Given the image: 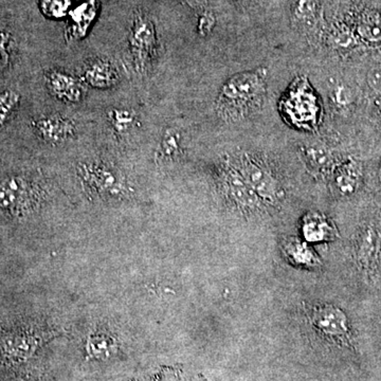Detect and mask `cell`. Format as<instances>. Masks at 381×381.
<instances>
[{
	"mask_svg": "<svg viewBox=\"0 0 381 381\" xmlns=\"http://www.w3.org/2000/svg\"><path fill=\"white\" fill-rule=\"evenodd\" d=\"M267 71L242 72L232 76L222 86L218 101L220 114L228 120H238L258 107L266 94Z\"/></svg>",
	"mask_w": 381,
	"mask_h": 381,
	"instance_id": "obj_1",
	"label": "cell"
},
{
	"mask_svg": "<svg viewBox=\"0 0 381 381\" xmlns=\"http://www.w3.org/2000/svg\"><path fill=\"white\" fill-rule=\"evenodd\" d=\"M236 168L260 200L276 202L283 197L280 181L263 160L249 154H242Z\"/></svg>",
	"mask_w": 381,
	"mask_h": 381,
	"instance_id": "obj_2",
	"label": "cell"
},
{
	"mask_svg": "<svg viewBox=\"0 0 381 381\" xmlns=\"http://www.w3.org/2000/svg\"><path fill=\"white\" fill-rule=\"evenodd\" d=\"M220 184L229 202L240 211H256L260 206V198L233 164H226L222 168Z\"/></svg>",
	"mask_w": 381,
	"mask_h": 381,
	"instance_id": "obj_3",
	"label": "cell"
},
{
	"mask_svg": "<svg viewBox=\"0 0 381 381\" xmlns=\"http://www.w3.org/2000/svg\"><path fill=\"white\" fill-rule=\"evenodd\" d=\"M130 51L138 71H145L156 47V31L146 16L137 15L130 35Z\"/></svg>",
	"mask_w": 381,
	"mask_h": 381,
	"instance_id": "obj_4",
	"label": "cell"
},
{
	"mask_svg": "<svg viewBox=\"0 0 381 381\" xmlns=\"http://www.w3.org/2000/svg\"><path fill=\"white\" fill-rule=\"evenodd\" d=\"M310 322L323 336L330 338H344L348 333L346 314L334 305L317 306L310 314Z\"/></svg>",
	"mask_w": 381,
	"mask_h": 381,
	"instance_id": "obj_5",
	"label": "cell"
},
{
	"mask_svg": "<svg viewBox=\"0 0 381 381\" xmlns=\"http://www.w3.org/2000/svg\"><path fill=\"white\" fill-rule=\"evenodd\" d=\"M38 134L49 143H62L67 141L76 132V126L67 118L59 114L46 116L34 123Z\"/></svg>",
	"mask_w": 381,
	"mask_h": 381,
	"instance_id": "obj_6",
	"label": "cell"
},
{
	"mask_svg": "<svg viewBox=\"0 0 381 381\" xmlns=\"http://www.w3.org/2000/svg\"><path fill=\"white\" fill-rule=\"evenodd\" d=\"M29 200V188L25 180L11 177L0 184V206L16 212L25 208Z\"/></svg>",
	"mask_w": 381,
	"mask_h": 381,
	"instance_id": "obj_7",
	"label": "cell"
},
{
	"mask_svg": "<svg viewBox=\"0 0 381 381\" xmlns=\"http://www.w3.org/2000/svg\"><path fill=\"white\" fill-rule=\"evenodd\" d=\"M47 85L54 97L61 101L76 103L83 97L81 84L70 74L51 72L47 76Z\"/></svg>",
	"mask_w": 381,
	"mask_h": 381,
	"instance_id": "obj_8",
	"label": "cell"
},
{
	"mask_svg": "<svg viewBox=\"0 0 381 381\" xmlns=\"http://www.w3.org/2000/svg\"><path fill=\"white\" fill-rule=\"evenodd\" d=\"M85 81L96 88H108L118 80L117 71L107 62L98 61L89 66L85 71Z\"/></svg>",
	"mask_w": 381,
	"mask_h": 381,
	"instance_id": "obj_9",
	"label": "cell"
},
{
	"mask_svg": "<svg viewBox=\"0 0 381 381\" xmlns=\"http://www.w3.org/2000/svg\"><path fill=\"white\" fill-rule=\"evenodd\" d=\"M333 231L334 230L328 220L317 213L308 214L303 222V234L310 242L330 240Z\"/></svg>",
	"mask_w": 381,
	"mask_h": 381,
	"instance_id": "obj_10",
	"label": "cell"
},
{
	"mask_svg": "<svg viewBox=\"0 0 381 381\" xmlns=\"http://www.w3.org/2000/svg\"><path fill=\"white\" fill-rule=\"evenodd\" d=\"M304 158L312 173L324 175L333 168V156L323 146H312L305 150Z\"/></svg>",
	"mask_w": 381,
	"mask_h": 381,
	"instance_id": "obj_11",
	"label": "cell"
},
{
	"mask_svg": "<svg viewBox=\"0 0 381 381\" xmlns=\"http://www.w3.org/2000/svg\"><path fill=\"white\" fill-rule=\"evenodd\" d=\"M358 170L353 164L340 168L335 177V184L339 192L343 195L354 193L358 186Z\"/></svg>",
	"mask_w": 381,
	"mask_h": 381,
	"instance_id": "obj_12",
	"label": "cell"
},
{
	"mask_svg": "<svg viewBox=\"0 0 381 381\" xmlns=\"http://www.w3.org/2000/svg\"><path fill=\"white\" fill-rule=\"evenodd\" d=\"M88 175L91 176L90 180L94 182L96 188L99 190H106V192H118L119 190V182L117 178L110 170L104 168H94L91 170H88Z\"/></svg>",
	"mask_w": 381,
	"mask_h": 381,
	"instance_id": "obj_13",
	"label": "cell"
},
{
	"mask_svg": "<svg viewBox=\"0 0 381 381\" xmlns=\"http://www.w3.org/2000/svg\"><path fill=\"white\" fill-rule=\"evenodd\" d=\"M358 33L361 37L371 43L381 41V19L376 16H368L360 21Z\"/></svg>",
	"mask_w": 381,
	"mask_h": 381,
	"instance_id": "obj_14",
	"label": "cell"
},
{
	"mask_svg": "<svg viewBox=\"0 0 381 381\" xmlns=\"http://www.w3.org/2000/svg\"><path fill=\"white\" fill-rule=\"evenodd\" d=\"M378 236L373 229H368L359 240L358 256L361 262L368 263L376 252Z\"/></svg>",
	"mask_w": 381,
	"mask_h": 381,
	"instance_id": "obj_15",
	"label": "cell"
},
{
	"mask_svg": "<svg viewBox=\"0 0 381 381\" xmlns=\"http://www.w3.org/2000/svg\"><path fill=\"white\" fill-rule=\"evenodd\" d=\"M135 121V114L132 110L119 108L110 112V122L116 132L119 134L127 132L134 126Z\"/></svg>",
	"mask_w": 381,
	"mask_h": 381,
	"instance_id": "obj_16",
	"label": "cell"
},
{
	"mask_svg": "<svg viewBox=\"0 0 381 381\" xmlns=\"http://www.w3.org/2000/svg\"><path fill=\"white\" fill-rule=\"evenodd\" d=\"M19 100V94L12 90H7L0 94V127L8 121L12 112L17 107Z\"/></svg>",
	"mask_w": 381,
	"mask_h": 381,
	"instance_id": "obj_17",
	"label": "cell"
},
{
	"mask_svg": "<svg viewBox=\"0 0 381 381\" xmlns=\"http://www.w3.org/2000/svg\"><path fill=\"white\" fill-rule=\"evenodd\" d=\"M181 143V136L176 130H168L161 140V152L166 157L172 158L178 155Z\"/></svg>",
	"mask_w": 381,
	"mask_h": 381,
	"instance_id": "obj_18",
	"label": "cell"
},
{
	"mask_svg": "<svg viewBox=\"0 0 381 381\" xmlns=\"http://www.w3.org/2000/svg\"><path fill=\"white\" fill-rule=\"evenodd\" d=\"M317 0H294L292 13L296 21L304 23L314 18L316 14Z\"/></svg>",
	"mask_w": 381,
	"mask_h": 381,
	"instance_id": "obj_19",
	"label": "cell"
},
{
	"mask_svg": "<svg viewBox=\"0 0 381 381\" xmlns=\"http://www.w3.org/2000/svg\"><path fill=\"white\" fill-rule=\"evenodd\" d=\"M150 381H196L194 378H190L186 375L182 374L180 371L168 369L162 370L158 376Z\"/></svg>",
	"mask_w": 381,
	"mask_h": 381,
	"instance_id": "obj_20",
	"label": "cell"
},
{
	"mask_svg": "<svg viewBox=\"0 0 381 381\" xmlns=\"http://www.w3.org/2000/svg\"><path fill=\"white\" fill-rule=\"evenodd\" d=\"M333 99L338 106H348L352 101V94L346 86L339 85L333 91Z\"/></svg>",
	"mask_w": 381,
	"mask_h": 381,
	"instance_id": "obj_21",
	"label": "cell"
},
{
	"mask_svg": "<svg viewBox=\"0 0 381 381\" xmlns=\"http://www.w3.org/2000/svg\"><path fill=\"white\" fill-rule=\"evenodd\" d=\"M214 25H215V18H214L213 14L204 12L200 17V25H198L200 33L202 35H206L213 29Z\"/></svg>",
	"mask_w": 381,
	"mask_h": 381,
	"instance_id": "obj_22",
	"label": "cell"
},
{
	"mask_svg": "<svg viewBox=\"0 0 381 381\" xmlns=\"http://www.w3.org/2000/svg\"><path fill=\"white\" fill-rule=\"evenodd\" d=\"M368 84L375 92L381 94V65L370 70L368 73Z\"/></svg>",
	"mask_w": 381,
	"mask_h": 381,
	"instance_id": "obj_23",
	"label": "cell"
},
{
	"mask_svg": "<svg viewBox=\"0 0 381 381\" xmlns=\"http://www.w3.org/2000/svg\"><path fill=\"white\" fill-rule=\"evenodd\" d=\"M190 7L196 10H202L208 5V0H186Z\"/></svg>",
	"mask_w": 381,
	"mask_h": 381,
	"instance_id": "obj_24",
	"label": "cell"
},
{
	"mask_svg": "<svg viewBox=\"0 0 381 381\" xmlns=\"http://www.w3.org/2000/svg\"><path fill=\"white\" fill-rule=\"evenodd\" d=\"M8 62H9V56H8L7 52L3 47H0V72L7 67Z\"/></svg>",
	"mask_w": 381,
	"mask_h": 381,
	"instance_id": "obj_25",
	"label": "cell"
},
{
	"mask_svg": "<svg viewBox=\"0 0 381 381\" xmlns=\"http://www.w3.org/2000/svg\"><path fill=\"white\" fill-rule=\"evenodd\" d=\"M378 177H379V180H380V182H381V162H380V166H379Z\"/></svg>",
	"mask_w": 381,
	"mask_h": 381,
	"instance_id": "obj_26",
	"label": "cell"
},
{
	"mask_svg": "<svg viewBox=\"0 0 381 381\" xmlns=\"http://www.w3.org/2000/svg\"><path fill=\"white\" fill-rule=\"evenodd\" d=\"M236 1H240V0H236Z\"/></svg>",
	"mask_w": 381,
	"mask_h": 381,
	"instance_id": "obj_27",
	"label": "cell"
}]
</instances>
